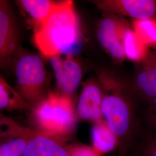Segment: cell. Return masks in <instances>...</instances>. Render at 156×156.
Masks as SVG:
<instances>
[{"label":"cell","instance_id":"e0dca14e","mask_svg":"<svg viewBox=\"0 0 156 156\" xmlns=\"http://www.w3.org/2000/svg\"><path fill=\"white\" fill-rule=\"evenodd\" d=\"M133 26L135 33L146 45L156 47V20H136Z\"/></svg>","mask_w":156,"mask_h":156},{"label":"cell","instance_id":"52a82bcc","mask_svg":"<svg viewBox=\"0 0 156 156\" xmlns=\"http://www.w3.org/2000/svg\"><path fill=\"white\" fill-rule=\"evenodd\" d=\"M33 132V129L1 116L0 156H23Z\"/></svg>","mask_w":156,"mask_h":156},{"label":"cell","instance_id":"8992f818","mask_svg":"<svg viewBox=\"0 0 156 156\" xmlns=\"http://www.w3.org/2000/svg\"><path fill=\"white\" fill-rule=\"evenodd\" d=\"M126 24L115 17L108 15L99 24L97 38L101 46L116 62H121L126 57L122 42Z\"/></svg>","mask_w":156,"mask_h":156},{"label":"cell","instance_id":"ac0fdd59","mask_svg":"<svg viewBox=\"0 0 156 156\" xmlns=\"http://www.w3.org/2000/svg\"><path fill=\"white\" fill-rule=\"evenodd\" d=\"M131 156H156V145L151 142L144 133L139 145Z\"/></svg>","mask_w":156,"mask_h":156},{"label":"cell","instance_id":"ba28073f","mask_svg":"<svg viewBox=\"0 0 156 156\" xmlns=\"http://www.w3.org/2000/svg\"><path fill=\"white\" fill-rule=\"evenodd\" d=\"M93 2L105 12L129 17L136 20H156V0H100Z\"/></svg>","mask_w":156,"mask_h":156},{"label":"cell","instance_id":"7402d4cb","mask_svg":"<svg viewBox=\"0 0 156 156\" xmlns=\"http://www.w3.org/2000/svg\"><path fill=\"white\" fill-rule=\"evenodd\" d=\"M144 134H145V136L151 140V142H152L153 144L156 145V134L150 133L147 131H145Z\"/></svg>","mask_w":156,"mask_h":156},{"label":"cell","instance_id":"5bb4252c","mask_svg":"<svg viewBox=\"0 0 156 156\" xmlns=\"http://www.w3.org/2000/svg\"><path fill=\"white\" fill-rule=\"evenodd\" d=\"M122 42L126 57L133 62H142L149 51L147 46L126 24L123 29Z\"/></svg>","mask_w":156,"mask_h":156},{"label":"cell","instance_id":"7a4b0ae2","mask_svg":"<svg viewBox=\"0 0 156 156\" xmlns=\"http://www.w3.org/2000/svg\"><path fill=\"white\" fill-rule=\"evenodd\" d=\"M103 95L101 111L104 120L117 140L118 156H131L144 135L134 102L120 91Z\"/></svg>","mask_w":156,"mask_h":156},{"label":"cell","instance_id":"9a60e30c","mask_svg":"<svg viewBox=\"0 0 156 156\" xmlns=\"http://www.w3.org/2000/svg\"><path fill=\"white\" fill-rule=\"evenodd\" d=\"M19 2L32 18L35 27L45 22L58 2L49 0H22Z\"/></svg>","mask_w":156,"mask_h":156},{"label":"cell","instance_id":"ffe728a7","mask_svg":"<svg viewBox=\"0 0 156 156\" xmlns=\"http://www.w3.org/2000/svg\"><path fill=\"white\" fill-rule=\"evenodd\" d=\"M147 106V108L144 113L145 119L156 115V96Z\"/></svg>","mask_w":156,"mask_h":156},{"label":"cell","instance_id":"277c9868","mask_svg":"<svg viewBox=\"0 0 156 156\" xmlns=\"http://www.w3.org/2000/svg\"><path fill=\"white\" fill-rule=\"evenodd\" d=\"M15 73L20 94L29 105H37L47 96L46 73L39 57L33 54L20 57L17 62Z\"/></svg>","mask_w":156,"mask_h":156},{"label":"cell","instance_id":"2e32d148","mask_svg":"<svg viewBox=\"0 0 156 156\" xmlns=\"http://www.w3.org/2000/svg\"><path fill=\"white\" fill-rule=\"evenodd\" d=\"M30 106L2 76L0 78V108L1 110L23 109Z\"/></svg>","mask_w":156,"mask_h":156},{"label":"cell","instance_id":"30bf717a","mask_svg":"<svg viewBox=\"0 0 156 156\" xmlns=\"http://www.w3.org/2000/svg\"><path fill=\"white\" fill-rule=\"evenodd\" d=\"M49 59L62 94L68 96L72 94L77 89L82 78L81 67L69 56L64 58L60 56H55Z\"/></svg>","mask_w":156,"mask_h":156},{"label":"cell","instance_id":"9c48e42d","mask_svg":"<svg viewBox=\"0 0 156 156\" xmlns=\"http://www.w3.org/2000/svg\"><path fill=\"white\" fill-rule=\"evenodd\" d=\"M66 136L33 130L23 156H70L73 145Z\"/></svg>","mask_w":156,"mask_h":156},{"label":"cell","instance_id":"7c38bea8","mask_svg":"<svg viewBox=\"0 0 156 156\" xmlns=\"http://www.w3.org/2000/svg\"><path fill=\"white\" fill-rule=\"evenodd\" d=\"M103 95L100 88L93 83L84 86L79 97L77 114L82 119L94 123L103 120L101 104Z\"/></svg>","mask_w":156,"mask_h":156},{"label":"cell","instance_id":"6da1fadb","mask_svg":"<svg viewBox=\"0 0 156 156\" xmlns=\"http://www.w3.org/2000/svg\"><path fill=\"white\" fill-rule=\"evenodd\" d=\"M80 23L72 1L58 2L44 22L35 27L34 42L45 57L61 56L76 48L80 40Z\"/></svg>","mask_w":156,"mask_h":156},{"label":"cell","instance_id":"5b68a950","mask_svg":"<svg viewBox=\"0 0 156 156\" xmlns=\"http://www.w3.org/2000/svg\"><path fill=\"white\" fill-rule=\"evenodd\" d=\"M133 92L136 100L150 104L156 96V47L149 50L145 58L139 62L134 75Z\"/></svg>","mask_w":156,"mask_h":156},{"label":"cell","instance_id":"44dd1931","mask_svg":"<svg viewBox=\"0 0 156 156\" xmlns=\"http://www.w3.org/2000/svg\"><path fill=\"white\" fill-rule=\"evenodd\" d=\"M145 120L147 125V130L146 131L156 134V115L145 119Z\"/></svg>","mask_w":156,"mask_h":156},{"label":"cell","instance_id":"d6986e66","mask_svg":"<svg viewBox=\"0 0 156 156\" xmlns=\"http://www.w3.org/2000/svg\"><path fill=\"white\" fill-rule=\"evenodd\" d=\"M70 156H101V153L93 147L84 145H73Z\"/></svg>","mask_w":156,"mask_h":156},{"label":"cell","instance_id":"3957f363","mask_svg":"<svg viewBox=\"0 0 156 156\" xmlns=\"http://www.w3.org/2000/svg\"><path fill=\"white\" fill-rule=\"evenodd\" d=\"M33 118L37 131L66 137L73 132L76 123L69 96L51 91L34 106Z\"/></svg>","mask_w":156,"mask_h":156},{"label":"cell","instance_id":"4fadbf2b","mask_svg":"<svg viewBox=\"0 0 156 156\" xmlns=\"http://www.w3.org/2000/svg\"><path fill=\"white\" fill-rule=\"evenodd\" d=\"M93 147L100 153H106L117 147V140L105 120L94 123L91 131Z\"/></svg>","mask_w":156,"mask_h":156},{"label":"cell","instance_id":"8fae6325","mask_svg":"<svg viewBox=\"0 0 156 156\" xmlns=\"http://www.w3.org/2000/svg\"><path fill=\"white\" fill-rule=\"evenodd\" d=\"M19 45L16 24L8 3H0V57L1 64L16 52Z\"/></svg>","mask_w":156,"mask_h":156}]
</instances>
